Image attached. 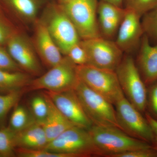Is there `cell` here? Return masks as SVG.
I'll return each instance as SVG.
<instances>
[{"instance_id": "1", "label": "cell", "mask_w": 157, "mask_h": 157, "mask_svg": "<svg viewBox=\"0 0 157 157\" xmlns=\"http://www.w3.org/2000/svg\"><path fill=\"white\" fill-rule=\"evenodd\" d=\"M102 157H114L126 152L152 147L151 144L112 127L93 125L87 130Z\"/></svg>"}, {"instance_id": "2", "label": "cell", "mask_w": 157, "mask_h": 157, "mask_svg": "<svg viewBox=\"0 0 157 157\" xmlns=\"http://www.w3.org/2000/svg\"><path fill=\"white\" fill-rule=\"evenodd\" d=\"M40 20L64 56L72 46L81 41L75 26L60 4L48 5Z\"/></svg>"}, {"instance_id": "3", "label": "cell", "mask_w": 157, "mask_h": 157, "mask_svg": "<svg viewBox=\"0 0 157 157\" xmlns=\"http://www.w3.org/2000/svg\"><path fill=\"white\" fill-rule=\"evenodd\" d=\"M44 149L68 157H102L86 129L71 127L48 144Z\"/></svg>"}, {"instance_id": "4", "label": "cell", "mask_w": 157, "mask_h": 157, "mask_svg": "<svg viewBox=\"0 0 157 157\" xmlns=\"http://www.w3.org/2000/svg\"><path fill=\"white\" fill-rule=\"evenodd\" d=\"M77 67L67 56H64L48 72L32 79L25 91L44 90L58 92L74 90L79 79Z\"/></svg>"}, {"instance_id": "5", "label": "cell", "mask_w": 157, "mask_h": 157, "mask_svg": "<svg viewBox=\"0 0 157 157\" xmlns=\"http://www.w3.org/2000/svg\"><path fill=\"white\" fill-rule=\"evenodd\" d=\"M115 72L125 97L141 113H145L147 89L133 57L124 55Z\"/></svg>"}, {"instance_id": "6", "label": "cell", "mask_w": 157, "mask_h": 157, "mask_svg": "<svg viewBox=\"0 0 157 157\" xmlns=\"http://www.w3.org/2000/svg\"><path fill=\"white\" fill-rule=\"evenodd\" d=\"M74 90L93 125L120 129L114 105L106 98L90 88L80 79Z\"/></svg>"}, {"instance_id": "7", "label": "cell", "mask_w": 157, "mask_h": 157, "mask_svg": "<svg viewBox=\"0 0 157 157\" xmlns=\"http://www.w3.org/2000/svg\"><path fill=\"white\" fill-rule=\"evenodd\" d=\"M98 0H71L60 4L81 40L101 37L98 25Z\"/></svg>"}, {"instance_id": "8", "label": "cell", "mask_w": 157, "mask_h": 157, "mask_svg": "<svg viewBox=\"0 0 157 157\" xmlns=\"http://www.w3.org/2000/svg\"><path fill=\"white\" fill-rule=\"evenodd\" d=\"M77 70L80 80L113 105L124 95L115 71L89 64L77 66Z\"/></svg>"}, {"instance_id": "9", "label": "cell", "mask_w": 157, "mask_h": 157, "mask_svg": "<svg viewBox=\"0 0 157 157\" xmlns=\"http://www.w3.org/2000/svg\"><path fill=\"white\" fill-rule=\"evenodd\" d=\"M117 123L121 131L138 140L151 144L153 135L145 117L125 97L114 104Z\"/></svg>"}, {"instance_id": "10", "label": "cell", "mask_w": 157, "mask_h": 157, "mask_svg": "<svg viewBox=\"0 0 157 157\" xmlns=\"http://www.w3.org/2000/svg\"><path fill=\"white\" fill-rule=\"evenodd\" d=\"M88 57L87 64L101 69L115 71L124 53L114 40L102 37L81 40Z\"/></svg>"}, {"instance_id": "11", "label": "cell", "mask_w": 157, "mask_h": 157, "mask_svg": "<svg viewBox=\"0 0 157 157\" xmlns=\"http://www.w3.org/2000/svg\"><path fill=\"white\" fill-rule=\"evenodd\" d=\"M7 49L21 69L30 75L39 76L42 69L33 41L27 36L14 32L6 44Z\"/></svg>"}, {"instance_id": "12", "label": "cell", "mask_w": 157, "mask_h": 157, "mask_svg": "<svg viewBox=\"0 0 157 157\" xmlns=\"http://www.w3.org/2000/svg\"><path fill=\"white\" fill-rule=\"evenodd\" d=\"M58 109L75 126L88 130L92 123L88 117L74 90L64 91H46Z\"/></svg>"}, {"instance_id": "13", "label": "cell", "mask_w": 157, "mask_h": 157, "mask_svg": "<svg viewBox=\"0 0 157 157\" xmlns=\"http://www.w3.org/2000/svg\"><path fill=\"white\" fill-rule=\"evenodd\" d=\"M125 9L114 41L124 53L130 54L139 48L144 32L141 16L135 11Z\"/></svg>"}, {"instance_id": "14", "label": "cell", "mask_w": 157, "mask_h": 157, "mask_svg": "<svg viewBox=\"0 0 157 157\" xmlns=\"http://www.w3.org/2000/svg\"><path fill=\"white\" fill-rule=\"evenodd\" d=\"M33 40L39 59L48 67L59 63L63 58V54L41 20L35 21Z\"/></svg>"}, {"instance_id": "15", "label": "cell", "mask_w": 157, "mask_h": 157, "mask_svg": "<svg viewBox=\"0 0 157 157\" xmlns=\"http://www.w3.org/2000/svg\"><path fill=\"white\" fill-rule=\"evenodd\" d=\"M125 12L124 8L118 7L103 0L98 2V22L101 37L113 40Z\"/></svg>"}, {"instance_id": "16", "label": "cell", "mask_w": 157, "mask_h": 157, "mask_svg": "<svg viewBox=\"0 0 157 157\" xmlns=\"http://www.w3.org/2000/svg\"><path fill=\"white\" fill-rule=\"evenodd\" d=\"M135 61L146 86L157 81V43L152 45L144 34Z\"/></svg>"}, {"instance_id": "17", "label": "cell", "mask_w": 157, "mask_h": 157, "mask_svg": "<svg viewBox=\"0 0 157 157\" xmlns=\"http://www.w3.org/2000/svg\"><path fill=\"white\" fill-rule=\"evenodd\" d=\"M48 143L44 128L42 124L37 122L16 133V148L44 149Z\"/></svg>"}, {"instance_id": "18", "label": "cell", "mask_w": 157, "mask_h": 157, "mask_svg": "<svg viewBox=\"0 0 157 157\" xmlns=\"http://www.w3.org/2000/svg\"><path fill=\"white\" fill-rule=\"evenodd\" d=\"M43 94L48 103V111L42 125L49 143L63 132L75 126L63 115L49 97L45 92Z\"/></svg>"}, {"instance_id": "19", "label": "cell", "mask_w": 157, "mask_h": 157, "mask_svg": "<svg viewBox=\"0 0 157 157\" xmlns=\"http://www.w3.org/2000/svg\"><path fill=\"white\" fill-rule=\"evenodd\" d=\"M32 79L24 71H11L0 69V92L4 94L25 90Z\"/></svg>"}, {"instance_id": "20", "label": "cell", "mask_w": 157, "mask_h": 157, "mask_svg": "<svg viewBox=\"0 0 157 157\" xmlns=\"http://www.w3.org/2000/svg\"><path fill=\"white\" fill-rule=\"evenodd\" d=\"M12 9L23 20L35 22L39 12L40 0H6Z\"/></svg>"}, {"instance_id": "21", "label": "cell", "mask_w": 157, "mask_h": 157, "mask_svg": "<svg viewBox=\"0 0 157 157\" xmlns=\"http://www.w3.org/2000/svg\"><path fill=\"white\" fill-rule=\"evenodd\" d=\"M36 122L30 109L23 105L17 104L11 116L9 127L14 132H17Z\"/></svg>"}, {"instance_id": "22", "label": "cell", "mask_w": 157, "mask_h": 157, "mask_svg": "<svg viewBox=\"0 0 157 157\" xmlns=\"http://www.w3.org/2000/svg\"><path fill=\"white\" fill-rule=\"evenodd\" d=\"M16 133L9 127L0 129V157L16 155Z\"/></svg>"}, {"instance_id": "23", "label": "cell", "mask_w": 157, "mask_h": 157, "mask_svg": "<svg viewBox=\"0 0 157 157\" xmlns=\"http://www.w3.org/2000/svg\"><path fill=\"white\" fill-rule=\"evenodd\" d=\"M25 90L0 94V123L3 122L9 111L17 105Z\"/></svg>"}, {"instance_id": "24", "label": "cell", "mask_w": 157, "mask_h": 157, "mask_svg": "<svg viewBox=\"0 0 157 157\" xmlns=\"http://www.w3.org/2000/svg\"><path fill=\"white\" fill-rule=\"evenodd\" d=\"M30 109L36 122L42 124L48 111V103L43 93L41 95L34 96L32 98Z\"/></svg>"}, {"instance_id": "25", "label": "cell", "mask_w": 157, "mask_h": 157, "mask_svg": "<svg viewBox=\"0 0 157 157\" xmlns=\"http://www.w3.org/2000/svg\"><path fill=\"white\" fill-rule=\"evenodd\" d=\"M144 34L150 41L157 43V6L141 17Z\"/></svg>"}, {"instance_id": "26", "label": "cell", "mask_w": 157, "mask_h": 157, "mask_svg": "<svg viewBox=\"0 0 157 157\" xmlns=\"http://www.w3.org/2000/svg\"><path fill=\"white\" fill-rule=\"evenodd\" d=\"M157 6V0H123V8L132 10L142 17Z\"/></svg>"}, {"instance_id": "27", "label": "cell", "mask_w": 157, "mask_h": 157, "mask_svg": "<svg viewBox=\"0 0 157 157\" xmlns=\"http://www.w3.org/2000/svg\"><path fill=\"white\" fill-rule=\"evenodd\" d=\"M77 66L87 64L88 57L86 51L81 44V41L70 48L67 55Z\"/></svg>"}, {"instance_id": "28", "label": "cell", "mask_w": 157, "mask_h": 157, "mask_svg": "<svg viewBox=\"0 0 157 157\" xmlns=\"http://www.w3.org/2000/svg\"><path fill=\"white\" fill-rule=\"evenodd\" d=\"M0 69L11 71H23L11 57L7 48L0 45Z\"/></svg>"}, {"instance_id": "29", "label": "cell", "mask_w": 157, "mask_h": 157, "mask_svg": "<svg viewBox=\"0 0 157 157\" xmlns=\"http://www.w3.org/2000/svg\"><path fill=\"white\" fill-rule=\"evenodd\" d=\"M147 109L152 117L157 120V81L148 86Z\"/></svg>"}, {"instance_id": "30", "label": "cell", "mask_w": 157, "mask_h": 157, "mask_svg": "<svg viewBox=\"0 0 157 157\" xmlns=\"http://www.w3.org/2000/svg\"><path fill=\"white\" fill-rule=\"evenodd\" d=\"M114 157H157V151L153 147L140 149L116 155Z\"/></svg>"}, {"instance_id": "31", "label": "cell", "mask_w": 157, "mask_h": 157, "mask_svg": "<svg viewBox=\"0 0 157 157\" xmlns=\"http://www.w3.org/2000/svg\"><path fill=\"white\" fill-rule=\"evenodd\" d=\"M14 32L8 24L0 17V45H6L8 39Z\"/></svg>"}, {"instance_id": "32", "label": "cell", "mask_w": 157, "mask_h": 157, "mask_svg": "<svg viewBox=\"0 0 157 157\" xmlns=\"http://www.w3.org/2000/svg\"><path fill=\"white\" fill-rule=\"evenodd\" d=\"M145 117L151 127L153 135V140L151 145L157 151V120L152 117L147 112L145 113Z\"/></svg>"}, {"instance_id": "33", "label": "cell", "mask_w": 157, "mask_h": 157, "mask_svg": "<svg viewBox=\"0 0 157 157\" xmlns=\"http://www.w3.org/2000/svg\"><path fill=\"white\" fill-rule=\"evenodd\" d=\"M118 7L123 8V0H103Z\"/></svg>"}, {"instance_id": "34", "label": "cell", "mask_w": 157, "mask_h": 157, "mask_svg": "<svg viewBox=\"0 0 157 157\" xmlns=\"http://www.w3.org/2000/svg\"><path fill=\"white\" fill-rule=\"evenodd\" d=\"M59 2V4H63L69 1H71V0H58Z\"/></svg>"}]
</instances>
